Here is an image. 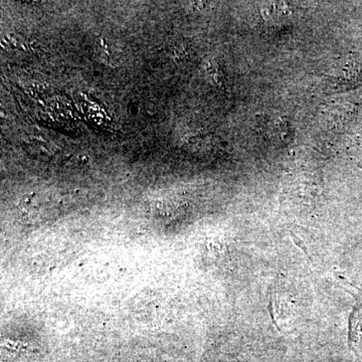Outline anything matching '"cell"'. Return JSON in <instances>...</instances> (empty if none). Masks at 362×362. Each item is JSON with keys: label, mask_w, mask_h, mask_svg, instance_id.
<instances>
[{"label": "cell", "mask_w": 362, "mask_h": 362, "mask_svg": "<svg viewBox=\"0 0 362 362\" xmlns=\"http://www.w3.org/2000/svg\"><path fill=\"white\" fill-rule=\"evenodd\" d=\"M4 45H6V47H11V49H16L18 47V42H16V37L14 35H6L4 37Z\"/></svg>", "instance_id": "6da1fadb"}, {"label": "cell", "mask_w": 362, "mask_h": 362, "mask_svg": "<svg viewBox=\"0 0 362 362\" xmlns=\"http://www.w3.org/2000/svg\"><path fill=\"white\" fill-rule=\"evenodd\" d=\"M291 235L295 244H296L297 246L300 247V249L303 250L305 254H306L307 256H308V252H307L306 247L304 246V243L302 242V240H300V238H298L296 235H294V233H291Z\"/></svg>", "instance_id": "7a4b0ae2"}]
</instances>
